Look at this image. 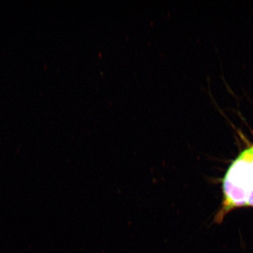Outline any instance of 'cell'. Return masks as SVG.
<instances>
[{"instance_id":"1","label":"cell","mask_w":253,"mask_h":253,"mask_svg":"<svg viewBox=\"0 0 253 253\" xmlns=\"http://www.w3.org/2000/svg\"><path fill=\"white\" fill-rule=\"evenodd\" d=\"M253 146L243 151L227 170L223 181L224 199L220 219L232 209L247 205L253 188Z\"/></svg>"},{"instance_id":"2","label":"cell","mask_w":253,"mask_h":253,"mask_svg":"<svg viewBox=\"0 0 253 253\" xmlns=\"http://www.w3.org/2000/svg\"><path fill=\"white\" fill-rule=\"evenodd\" d=\"M249 207H253V188L252 189L251 192L249 196L248 201L247 202V205Z\"/></svg>"}]
</instances>
